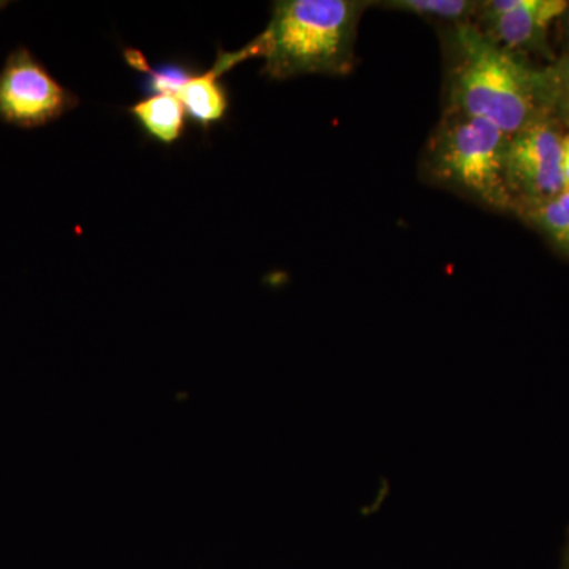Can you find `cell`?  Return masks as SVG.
<instances>
[{"label":"cell","mask_w":569,"mask_h":569,"mask_svg":"<svg viewBox=\"0 0 569 569\" xmlns=\"http://www.w3.org/2000/svg\"><path fill=\"white\" fill-rule=\"evenodd\" d=\"M443 51V110L485 119L518 133L552 114L541 67L498 47L473 22L438 26Z\"/></svg>","instance_id":"obj_1"},{"label":"cell","mask_w":569,"mask_h":569,"mask_svg":"<svg viewBox=\"0 0 569 569\" xmlns=\"http://www.w3.org/2000/svg\"><path fill=\"white\" fill-rule=\"evenodd\" d=\"M367 0H280L263 33L241 51L220 52L222 77L239 62L264 59L263 73L283 81L302 74L346 77L355 67L356 37Z\"/></svg>","instance_id":"obj_2"},{"label":"cell","mask_w":569,"mask_h":569,"mask_svg":"<svg viewBox=\"0 0 569 569\" xmlns=\"http://www.w3.org/2000/svg\"><path fill=\"white\" fill-rule=\"evenodd\" d=\"M509 134L485 119L441 112L419 162L421 178L489 211L512 213L507 181Z\"/></svg>","instance_id":"obj_3"},{"label":"cell","mask_w":569,"mask_h":569,"mask_svg":"<svg viewBox=\"0 0 569 569\" xmlns=\"http://www.w3.org/2000/svg\"><path fill=\"white\" fill-rule=\"evenodd\" d=\"M569 123L546 114L511 134L507 148V181L515 216L563 192L561 144Z\"/></svg>","instance_id":"obj_4"},{"label":"cell","mask_w":569,"mask_h":569,"mask_svg":"<svg viewBox=\"0 0 569 569\" xmlns=\"http://www.w3.org/2000/svg\"><path fill=\"white\" fill-rule=\"evenodd\" d=\"M80 100L54 80L28 48L10 52L0 70V121L36 129L62 118Z\"/></svg>","instance_id":"obj_5"},{"label":"cell","mask_w":569,"mask_h":569,"mask_svg":"<svg viewBox=\"0 0 569 569\" xmlns=\"http://www.w3.org/2000/svg\"><path fill=\"white\" fill-rule=\"evenodd\" d=\"M567 6L565 0H518L507 13L477 26L505 51L526 61H530L529 56H542L550 63L556 56L550 50L549 31Z\"/></svg>","instance_id":"obj_6"},{"label":"cell","mask_w":569,"mask_h":569,"mask_svg":"<svg viewBox=\"0 0 569 569\" xmlns=\"http://www.w3.org/2000/svg\"><path fill=\"white\" fill-rule=\"evenodd\" d=\"M174 97L182 103L190 121L203 129L222 121L230 107L227 88L220 82V77L213 69L194 74Z\"/></svg>","instance_id":"obj_7"},{"label":"cell","mask_w":569,"mask_h":569,"mask_svg":"<svg viewBox=\"0 0 569 569\" xmlns=\"http://www.w3.org/2000/svg\"><path fill=\"white\" fill-rule=\"evenodd\" d=\"M130 114L137 119L148 137L173 144L182 137L186 111L174 96H153L130 107Z\"/></svg>","instance_id":"obj_8"},{"label":"cell","mask_w":569,"mask_h":569,"mask_svg":"<svg viewBox=\"0 0 569 569\" xmlns=\"http://www.w3.org/2000/svg\"><path fill=\"white\" fill-rule=\"evenodd\" d=\"M516 217L533 228L560 257L569 261V190L523 208Z\"/></svg>","instance_id":"obj_9"},{"label":"cell","mask_w":569,"mask_h":569,"mask_svg":"<svg viewBox=\"0 0 569 569\" xmlns=\"http://www.w3.org/2000/svg\"><path fill=\"white\" fill-rule=\"evenodd\" d=\"M372 6L402 13L415 14L438 26L473 22L478 2L475 0H383Z\"/></svg>","instance_id":"obj_10"},{"label":"cell","mask_w":569,"mask_h":569,"mask_svg":"<svg viewBox=\"0 0 569 569\" xmlns=\"http://www.w3.org/2000/svg\"><path fill=\"white\" fill-rule=\"evenodd\" d=\"M541 77L549 111L569 123V48L541 67Z\"/></svg>","instance_id":"obj_11"},{"label":"cell","mask_w":569,"mask_h":569,"mask_svg":"<svg viewBox=\"0 0 569 569\" xmlns=\"http://www.w3.org/2000/svg\"><path fill=\"white\" fill-rule=\"evenodd\" d=\"M138 70L146 71L141 88L149 97L167 93L176 96L179 89L198 73L193 67L183 62H167L159 67H149L148 62H144Z\"/></svg>","instance_id":"obj_12"},{"label":"cell","mask_w":569,"mask_h":569,"mask_svg":"<svg viewBox=\"0 0 569 569\" xmlns=\"http://www.w3.org/2000/svg\"><path fill=\"white\" fill-rule=\"evenodd\" d=\"M561 171H563L565 189L569 190V129L563 134L561 144Z\"/></svg>","instance_id":"obj_13"},{"label":"cell","mask_w":569,"mask_h":569,"mask_svg":"<svg viewBox=\"0 0 569 569\" xmlns=\"http://www.w3.org/2000/svg\"><path fill=\"white\" fill-rule=\"evenodd\" d=\"M560 22V31L561 36L565 37V40H567V50L569 48V2L567 6V9H565L563 14H561L560 20L557 21Z\"/></svg>","instance_id":"obj_14"},{"label":"cell","mask_w":569,"mask_h":569,"mask_svg":"<svg viewBox=\"0 0 569 569\" xmlns=\"http://www.w3.org/2000/svg\"><path fill=\"white\" fill-rule=\"evenodd\" d=\"M561 569H569V529L567 533V541H565L563 560H561Z\"/></svg>","instance_id":"obj_15"},{"label":"cell","mask_w":569,"mask_h":569,"mask_svg":"<svg viewBox=\"0 0 569 569\" xmlns=\"http://www.w3.org/2000/svg\"><path fill=\"white\" fill-rule=\"evenodd\" d=\"M6 7H9V2H6V0H0V10L6 9Z\"/></svg>","instance_id":"obj_16"}]
</instances>
